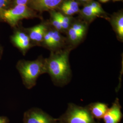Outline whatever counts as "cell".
Returning <instances> with one entry per match:
<instances>
[{"instance_id": "obj_4", "label": "cell", "mask_w": 123, "mask_h": 123, "mask_svg": "<svg viewBox=\"0 0 123 123\" xmlns=\"http://www.w3.org/2000/svg\"><path fill=\"white\" fill-rule=\"evenodd\" d=\"M31 15L30 10L25 5H16L12 8L5 10L1 13V17L12 25H15L18 22Z\"/></svg>"}, {"instance_id": "obj_28", "label": "cell", "mask_w": 123, "mask_h": 123, "mask_svg": "<svg viewBox=\"0 0 123 123\" xmlns=\"http://www.w3.org/2000/svg\"><path fill=\"white\" fill-rule=\"evenodd\" d=\"M115 0V1H118V0Z\"/></svg>"}, {"instance_id": "obj_22", "label": "cell", "mask_w": 123, "mask_h": 123, "mask_svg": "<svg viewBox=\"0 0 123 123\" xmlns=\"http://www.w3.org/2000/svg\"><path fill=\"white\" fill-rule=\"evenodd\" d=\"M8 118L5 116H0V123H9Z\"/></svg>"}, {"instance_id": "obj_1", "label": "cell", "mask_w": 123, "mask_h": 123, "mask_svg": "<svg viewBox=\"0 0 123 123\" xmlns=\"http://www.w3.org/2000/svg\"><path fill=\"white\" fill-rule=\"evenodd\" d=\"M71 49H67L52 52L45 59L47 74L56 86L62 87L68 84L72 78V70L69 62Z\"/></svg>"}, {"instance_id": "obj_21", "label": "cell", "mask_w": 123, "mask_h": 123, "mask_svg": "<svg viewBox=\"0 0 123 123\" xmlns=\"http://www.w3.org/2000/svg\"><path fill=\"white\" fill-rule=\"evenodd\" d=\"M11 0H0V13H1L9 4Z\"/></svg>"}, {"instance_id": "obj_3", "label": "cell", "mask_w": 123, "mask_h": 123, "mask_svg": "<svg viewBox=\"0 0 123 123\" xmlns=\"http://www.w3.org/2000/svg\"><path fill=\"white\" fill-rule=\"evenodd\" d=\"M61 123H99L90 114L86 106L69 103L66 111L58 118Z\"/></svg>"}, {"instance_id": "obj_14", "label": "cell", "mask_w": 123, "mask_h": 123, "mask_svg": "<svg viewBox=\"0 0 123 123\" xmlns=\"http://www.w3.org/2000/svg\"><path fill=\"white\" fill-rule=\"evenodd\" d=\"M82 13L85 18L88 19H92L99 15L89 5L84 7L82 10Z\"/></svg>"}, {"instance_id": "obj_15", "label": "cell", "mask_w": 123, "mask_h": 123, "mask_svg": "<svg viewBox=\"0 0 123 123\" xmlns=\"http://www.w3.org/2000/svg\"><path fill=\"white\" fill-rule=\"evenodd\" d=\"M54 13L56 16L60 23L62 30L68 29L69 26V23L70 22L69 18L65 16L62 14L61 13L59 12H55Z\"/></svg>"}, {"instance_id": "obj_2", "label": "cell", "mask_w": 123, "mask_h": 123, "mask_svg": "<svg viewBox=\"0 0 123 123\" xmlns=\"http://www.w3.org/2000/svg\"><path fill=\"white\" fill-rule=\"evenodd\" d=\"M16 68L21 75L22 83L28 89L34 87L40 75L47 74L45 59L40 57L33 61L21 60Z\"/></svg>"}, {"instance_id": "obj_10", "label": "cell", "mask_w": 123, "mask_h": 123, "mask_svg": "<svg viewBox=\"0 0 123 123\" xmlns=\"http://www.w3.org/2000/svg\"><path fill=\"white\" fill-rule=\"evenodd\" d=\"M29 37L31 41L37 43L43 42L44 35L47 32V28L44 25L40 24L29 29Z\"/></svg>"}, {"instance_id": "obj_27", "label": "cell", "mask_w": 123, "mask_h": 123, "mask_svg": "<svg viewBox=\"0 0 123 123\" xmlns=\"http://www.w3.org/2000/svg\"><path fill=\"white\" fill-rule=\"evenodd\" d=\"M57 123H61L59 120H58V121H57Z\"/></svg>"}, {"instance_id": "obj_11", "label": "cell", "mask_w": 123, "mask_h": 123, "mask_svg": "<svg viewBox=\"0 0 123 123\" xmlns=\"http://www.w3.org/2000/svg\"><path fill=\"white\" fill-rule=\"evenodd\" d=\"M64 44V40L57 30L52 31L51 36L49 44L47 47L52 50V52L57 51Z\"/></svg>"}, {"instance_id": "obj_19", "label": "cell", "mask_w": 123, "mask_h": 123, "mask_svg": "<svg viewBox=\"0 0 123 123\" xmlns=\"http://www.w3.org/2000/svg\"><path fill=\"white\" fill-rule=\"evenodd\" d=\"M61 9L62 11L63 12V13L67 15L71 16V15H73L75 14L74 12H73L72 10H71V9L68 8V7H67L64 5H62Z\"/></svg>"}, {"instance_id": "obj_6", "label": "cell", "mask_w": 123, "mask_h": 123, "mask_svg": "<svg viewBox=\"0 0 123 123\" xmlns=\"http://www.w3.org/2000/svg\"><path fill=\"white\" fill-rule=\"evenodd\" d=\"M122 107L117 98L103 117L105 123H119L123 118Z\"/></svg>"}, {"instance_id": "obj_25", "label": "cell", "mask_w": 123, "mask_h": 123, "mask_svg": "<svg viewBox=\"0 0 123 123\" xmlns=\"http://www.w3.org/2000/svg\"><path fill=\"white\" fill-rule=\"evenodd\" d=\"M1 54H2V49H1V48L0 47V57L1 56Z\"/></svg>"}, {"instance_id": "obj_24", "label": "cell", "mask_w": 123, "mask_h": 123, "mask_svg": "<svg viewBox=\"0 0 123 123\" xmlns=\"http://www.w3.org/2000/svg\"><path fill=\"white\" fill-rule=\"evenodd\" d=\"M100 1H101L102 2H104V3H105V2H107V1H108L109 0H99Z\"/></svg>"}, {"instance_id": "obj_18", "label": "cell", "mask_w": 123, "mask_h": 123, "mask_svg": "<svg viewBox=\"0 0 123 123\" xmlns=\"http://www.w3.org/2000/svg\"><path fill=\"white\" fill-rule=\"evenodd\" d=\"M53 22V26L55 27V28L57 29V31H61L62 30L61 24L59 22L57 17H56V16L55 15L54 13L53 14V22Z\"/></svg>"}, {"instance_id": "obj_5", "label": "cell", "mask_w": 123, "mask_h": 123, "mask_svg": "<svg viewBox=\"0 0 123 123\" xmlns=\"http://www.w3.org/2000/svg\"><path fill=\"white\" fill-rule=\"evenodd\" d=\"M54 118L43 110L38 108H32L24 113L23 123H57Z\"/></svg>"}, {"instance_id": "obj_12", "label": "cell", "mask_w": 123, "mask_h": 123, "mask_svg": "<svg viewBox=\"0 0 123 123\" xmlns=\"http://www.w3.org/2000/svg\"><path fill=\"white\" fill-rule=\"evenodd\" d=\"M85 33V31H76L71 27L68 31V39L73 45L78 44L84 38Z\"/></svg>"}, {"instance_id": "obj_13", "label": "cell", "mask_w": 123, "mask_h": 123, "mask_svg": "<svg viewBox=\"0 0 123 123\" xmlns=\"http://www.w3.org/2000/svg\"><path fill=\"white\" fill-rule=\"evenodd\" d=\"M115 31L119 38L122 40L123 38V16L122 14L117 17L114 20Z\"/></svg>"}, {"instance_id": "obj_9", "label": "cell", "mask_w": 123, "mask_h": 123, "mask_svg": "<svg viewBox=\"0 0 123 123\" xmlns=\"http://www.w3.org/2000/svg\"><path fill=\"white\" fill-rule=\"evenodd\" d=\"M62 0H33L32 7L38 11H46L55 8Z\"/></svg>"}, {"instance_id": "obj_16", "label": "cell", "mask_w": 123, "mask_h": 123, "mask_svg": "<svg viewBox=\"0 0 123 123\" xmlns=\"http://www.w3.org/2000/svg\"><path fill=\"white\" fill-rule=\"evenodd\" d=\"M63 5L72 10L75 13L79 11V6L78 2L74 0H68L63 3Z\"/></svg>"}, {"instance_id": "obj_23", "label": "cell", "mask_w": 123, "mask_h": 123, "mask_svg": "<svg viewBox=\"0 0 123 123\" xmlns=\"http://www.w3.org/2000/svg\"><path fill=\"white\" fill-rule=\"evenodd\" d=\"M29 0H15L16 5H26Z\"/></svg>"}, {"instance_id": "obj_26", "label": "cell", "mask_w": 123, "mask_h": 123, "mask_svg": "<svg viewBox=\"0 0 123 123\" xmlns=\"http://www.w3.org/2000/svg\"><path fill=\"white\" fill-rule=\"evenodd\" d=\"M80 1H84V2H86V1H90V0H79Z\"/></svg>"}, {"instance_id": "obj_8", "label": "cell", "mask_w": 123, "mask_h": 123, "mask_svg": "<svg viewBox=\"0 0 123 123\" xmlns=\"http://www.w3.org/2000/svg\"><path fill=\"white\" fill-rule=\"evenodd\" d=\"M86 107L93 118L96 120L103 119L109 108L108 104L102 102L91 103Z\"/></svg>"}, {"instance_id": "obj_20", "label": "cell", "mask_w": 123, "mask_h": 123, "mask_svg": "<svg viewBox=\"0 0 123 123\" xmlns=\"http://www.w3.org/2000/svg\"><path fill=\"white\" fill-rule=\"evenodd\" d=\"M71 27L77 31H82L86 32V27L81 24H75Z\"/></svg>"}, {"instance_id": "obj_7", "label": "cell", "mask_w": 123, "mask_h": 123, "mask_svg": "<svg viewBox=\"0 0 123 123\" xmlns=\"http://www.w3.org/2000/svg\"><path fill=\"white\" fill-rule=\"evenodd\" d=\"M14 44L22 53L26 52L31 47V41L28 35L22 31H17L12 37Z\"/></svg>"}, {"instance_id": "obj_17", "label": "cell", "mask_w": 123, "mask_h": 123, "mask_svg": "<svg viewBox=\"0 0 123 123\" xmlns=\"http://www.w3.org/2000/svg\"><path fill=\"white\" fill-rule=\"evenodd\" d=\"M89 5L92 8L94 9L98 15H100L102 13H103L104 12L103 9L101 8L100 5L97 2H92L90 4H89Z\"/></svg>"}]
</instances>
